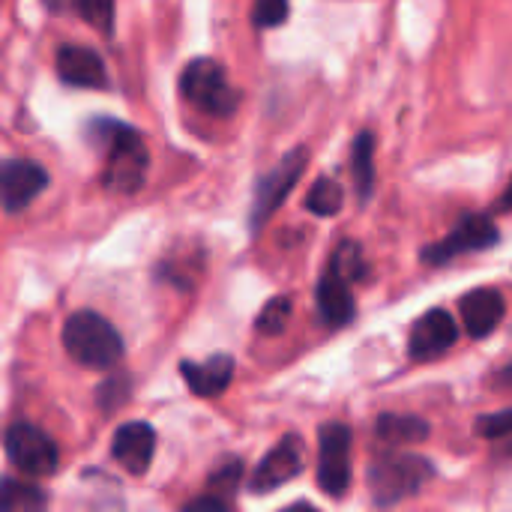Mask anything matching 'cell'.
Wrapping results in <instances>:
<instances>
[{"instance_id":"cell-1","label":"cell","mask_w":512,"mask_h":512,"mask_svg":"<svg viewBox=\"0 0 512 512\" xmlns=\"http://www.w3.org/2000/svg\"><path fill=\"white\" fill-rule=\"evenodd\" d=\"M63 348L84 369H114L123 357V339L96 312H72L63 324Z\"/></svg>"},{"instance_id":"cell-2","label":"cell","mask_w":512,"mask_h":512,"mask_svg":"<svg viewBox=\"0 0 512 512\" xmlns=\"http://www.w3.org/2000/svg\"><path fill=\"white\" fill-rule=\"evenodd\" d=\"M147 147L141 135L132 126L111 123L108 129V153H105V168H102V186L120 195H132L144 186L147 177Z\"/></svg>"},{"instance_id":"cell-3","label":"cell","mask_w":512,"mask_h":512,"mask_svg":"<svg viewBox=\"0 0 512 512\" xmlns=\"http://www.w3.org/2000/svg\"><path fill=\"white\" fill-rule=\"evenodd\" d=\"M432 474H435V468L420 456H408V453L384 456V459L372 462V468H369L372 501L378 507L399 504L408 495H417L423 489V483L432 480Z\"/></svg>"},{"instance_id":"cell-4","label":"cell","mask_w":512,"mask_h":512,"mask_svg":"<svg viewBox=\"0 0 512 512\" xmlns=\"http://www.w3.org/2000/svg\"><path fill=\"white\" fill-rule=\"evenodd\" d=\"M180 93L204 114L213 117H228L234 114L240 96L228 81V72L222 63H216L213 57H198L192 60L183 75H180Z\"/></svg>"},{"instance_id":"cell-5","label":"cell","mask_w":512,"mask_h":512,"mask_svg":"<svg viewBox=\"0 0 512 512\" xmlns=\"http://www.w3.org/2000/svg\"><path fill=\"white\" fill-rule=\"evenodd\" d=\"M306 162H309V156H306V150L303 147H297V150H291V153H285L279 162H276V168H270L261 180H258V186H255V198H252V213H249V225H252V231H258L279 207H282V201L291 195V189L297 186V180L303 177V171H306Z\"/></svg>"},{"instance_id":"cell-6","label":"cell","mask_w":512,"mask_h":512,"mask_svg":"<svg viewBox=\"0 0 512 512\" xmlns=\"http://www.w3.org/2000/svg\"><path fill=\"white\" fill-rule=\"evenodd\" d=\"M351 429L327 423L318 432V489L327 498H342L351 486Z\"/></svg>"},{"instance_id":"cell-7","label":"cell","mask_w":512,"mask_h":512,"mask_svg":"<svg viewBox=\"0 0 512 512\" xmlns=\"http://www.w3.org/2000/svg\"><path fill=\"white\" fill-rule=\"evenodd\" d=\"M9 462L27 477H48L57 471V444L33 423H12L3 438Z\"/></svg>"},{"instance_id":"cell-8","label":"cell","mask_w":512,"mask_h":512,"mask_svg":"<svg viewBox=\"0 0 512 512\" xmlns=\"http://www.w3.org/2000/svg\"><path fill=\"white\" fill-rule=\"evenodd\" d=\"M498 237H501V234H498L495 222H492L486 213H471V216H465L444 240L426 246V249H423V261H426V264H447V261L459 258V255H465V252H480V249L495 246Z\"/></svg>"},{"instance_id":"cell-9","label":"cell","mask_w":512,"mask_h":512,"mask_svg":"<svg viewBox=\"0 0 512 512\" xmlns=\"http://www.w3.org/2000/svg\"><path fill=\"white\" fill-rule=\"evenodd\" d=\"M303 462H306V453H303V441L297 438V435H291V438H282L264 459H261V465L255 468V474H252V483H249V489L255 492V495H267V492H276L282 483H288V480H294V477H300V471H303Z\"/></svg>"},{"instance_id":"cell-10","label":"cell","mask_w":512,"mask_h":512,"mask_svg":"<svg viewBox=\"0 0 512 512\" xmlns=\"http://www.w3.org/2000/svg\"><path fill=\"white\" fill-rule=\"evenodd\" d=\"M45 186H48V171L33 159H6L0 165V195L6 213L24 210Z\"/></svg>"},{"instance_id":"cell-11","label":"cell","mask_w":512,"mask_h":512,"mask_svg":"<svg viewBox=\"0 0 512 512\" xmlns=\"http://www.w3.org/2000/svg\"><path fill=\"white\" fill-rule=\"evenodd\" d=\"M54 66H57V75L63 84L87 87V90L108 87V72H105L102 57L87 45H60Z\"/></svg>"},{"instance_id":"cell-12","label":"cell","mask_w":512,"mask_h":512,"mask_svg":"<svg viewBox=\"0 0 512 512\" xmlns=\"http://www.w3.org/2000/svg\"><path fill=\"white\" fill-rule=\"evenodd\" d=\"M153 450H156V432H153L150 423H141V420L120 426L117 435H114V444H111V456L132 477L147 474V468L153 462Z\"/></svg>"},{"instance_id":"cell-13","label":"cell","mask_w":512,"mask_h":512,"mask_svg":"<svg viewBox=\"0 0 512 512\" xmlns=\"http://www.w3.org/2000/svg\"><path fill=\"white\" fill-rule=\"evenodd\" d=\"M456 339H459V327H456L453 315L447 309H432L414 324L408 348H411L414 360H429V357L453 348Z\"/></svg>"},{"instance_id":"cell-14","label":"cell","mask_w":512,"mask_h":512,"mask_svg":"<svg viewBox=\"0 0 512 512\" xmlns=\"http://www.w3.org/2000/svg\"><path fill=\"white\" fill-rule=\"evenodd\" d=\"M504 309H507L504 297L495 288H477L459 300V312H462V321H465V330L471 339H486L501 324Z\"/></svg>"},{"instance_id":"cell-15","label":"cell","mask_w":512,"mask_h":512,"mask_svg":"<svg viewBox=\"0 0 512 512\" xmlns=\"http://www.w3.org/2000/svg\"><path fill=\"white\" fill-rule=\"evenodd\" d=\"M180 375L189 384V390L201 399H213L219 393L228 390L231 378H234V360L228 354H216L207 363H192L183 360L180 363Z\"/></svg>"},{"instance_id":"cell-16","label":"cell","mask_w":512,"mask_h":512,"mask_svg":"<svg viewBox=\"0 0 512 512\" xmlns=\"http://www.w3.org/2000/svg\"><path fill=\"white\" fill-rule=\"evenodd\" d=\"M318 312L324 315V321L330 327H345L357 312L348 279L342 273H336L333 267L318 282Z\"/></svg>"},{"instance_id":"cell-17","label":"cell","mask_w":512,"mask_h":512,"mask_svg":"<svg viewBox=\"0 0 512 512\" xmlns=\"http://www.w3.org/2000/svg\"><path fill=\"white\" fill-rule=\"evenodd\" d=\"M378 441L390 447H405V444H420L429 435V426L420 417H402V414H384L375 426Z\"/></svg>"},{"instance_id":"cell-18","label":"cell","mask_w":512,"mask_h":512,"mask_svg":"<svg viewBox=\"0 0 512 512\" xmlns=\"http://www.w3.org/2000/svg\"><path fill=\"white\" fill-rule=\"evenodd\" d=\"M351 171H354L357 195H360V201H366L372 195V186H375V135L372 132H360L354 138Z\"/></svg>"},{"instance_id":"cell-19","label":"cell","mask_w":512,"mask_h":512,"mask_svg":"<svg viewBox=\"0 0 512 512\" xmlns=\"http://www.w3.org/2000/svg\"><path fill=\"white\" fill-rule=\"evenodd\" d=\"M306 207L315 216H336L342 210V186L333 177H321L315 180V186L309 189Z\"/></svg>"},{"instance_id":"cell-20","label":"cell","mask_w":512,"mask_h":512,"mask_svg":"<svg viewBox=\"0 0 512 512\" xmlns=\"http://www.w3.org/2000/svg\"><path fill=\"white\" fill-rule=\"evenodd\" d=\"M45 492L36 489V486H24V483H15V480H3V501L0 507L3 512H18V510H39L45 507Z\"/></svg>"},{"instance_id":"cell-21","label":"cell","mask_w":512,"mask_h":512,"mask_svg":"<svg viewBox=\"0 0 512 512\" xmlns=\"http://www.w3.org/2000/svg\"><path fill=\"white\" fill-rule=\"evenodd\" d=\"M291 300L288 297H273L261 312H258V321H255V330L264 333V336H279L285 333L288 327V318H291Z\"/></svg>"},{"instance_id":"cell-22","label":"cell","mask_w":512,"mask_h":512,"mask_svg":"<svg viewBox=\"0 0 512 512\" xmlns=\"http://www.w3.org/2000/svg\"><path fill=\"white\" fill-rule=\"evenodd\" d=\"M75 9L102 36L114 33V0H75Z\"/></svg>"},{"instance_id":"cell-23","label":"cell","mask_w":512,"mask_h":512,"mask_svg":"<svg viewBox=\"0 0 512 512\" xmlns=\"http://www.w3.org/2000/svg\"><path fill=\"white\" fill-rule=\"evenodd\" d=\"M336 273H342L348 282H357V279H363L366 273V264H363V249L354 243V240H342L339 243V249H336V255H333V264H330Z\"/></svg>"},{"instance_id":"cell-24","label":"cell","mask_w":512,"mask_h":512,"mask_svg":"<svg viewBox=\"0 0 512 512\" xmlns=\"http://www.w3.org/2000/svg\"><path fill=\"white\" fill-rule=\"evenodd\" d=\"M288 18V0H255L252 6V24L258 30L279 27Z\"/></svg>"},{"instance_id":"cell-25","label":"cell","mask_w":512,"mask_h":512,"mask_svg":"<svg viewBox=\"0 0 512 512\" xmlns=\"http://www.w3.org/2000/svg\"><path fill=\"white\" fill-rule=\"evenodd\" d=\"M126 390H129V378L126 375H111L99 390H96V399L102 405V411H114L117 405L126 402Z\"/></svg>"},{"instance_id":"cell-26","label":"cell","mask_w":512,"mask_h":512,"mask_svg":"<svg viewBox=\"0 0 512 512\" xmlns=\"http://www.w3.org/2000/svg\"><path fill=\"white\" fill-rule=\"evenodd\" d=\"M477 435L483 438H507L512 435V408L501 414H486L477 420Z\"/></svg>"},{"instance_id":"cell-27","label":"cell","mask_w":512,"mask_h":512,"mask_svg":"<svg viewBox=\"0 0 512 512\" xmlns=\"http://www.w3.org/2000/svg\"><path fill=\"white\" fill-rule=\"evenodd\" d=\"M240 477H243V462L231 459L228 465H222V468L210 477V492H213V495H216V492H234L237 483H240Z\"/></svg>"},{"instance_id":"cell-28","label":"cell","mask_w":512,"mask_h":512,"mask_svg":"<svg viewBox=\"0 0 512 512\" xmlns=\"http://www.w3.org/2000/svg\"><path fill=\"white\" fill-rule=\"evenodd\" d=\"M186 510L195 512V510H213V512H225L228 510V504L222 501V498H216L213 492L207 495V498H198V501H192V504H186Z\"/></svg>"},{"instance_id":"cell-29","label":"cell","mask_w":512,"mask_h":512,"mask_svg":"<svg viewBox=\"0 0 512 512\" xmlns=\"http://www.w3.org/2000/svg\"><path fill=\"white\" fill-rule=\"evenodd\" d=\"M492 384H498V387H504V390H512V363L510 366H504V369L492 378Z\"/></svg>"},{"instance_id":"cell-30","label":"cell","mask_w":512,"mask_h":512,"mask_svg":"<svg viewBox=\"0 0 512 512\" xmlns=\"http://www.w3.org/2000/svg\"><path fill=\"white\" fill-rule=\"evenodd\" d=\"M501 207H504V210H510V213H512V180H510V186H507V192L501 195Z\"/></svg>"}]
</instances>
